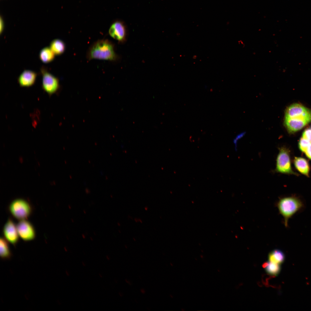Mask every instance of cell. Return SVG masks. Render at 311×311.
Segmentation results:
<instances>
[{
    "label": "cell",
    "mask_w": 311,
    "mask_h": 311,
    "mask_svg": "<svg viewBox=\"0 0 311 311\" xmlns=\"http://www.w3.org/2000/svg\"><path fill=\"white\" fill-rule=\"evenodd\" d=\"M115 48V44L108 39H99L88 48L86 58L88 61L95 59L116 62L120 60V57Z\"/></svg>",
    "instance_id": "obj_1"
},
{
    "label": "cell",
    "mask_w": 311,
    "mask_h": 311,
    "mask_svg": "<svg viewBox=\"0 0 311 311\" xmlns=\"http://www.w3.org/2000/svg\"><path fill=\"white\" fill-rule=\"evenodd\" d=\"M276 206L283 218L285 226L287 227L289 219L303 210L304 204L301 198L294 195L280 198L276 203Z\"/></svg>",
    "instance_id": "obj_2"
},
{
    "label": "cell",
    "mask_w": 311,
    "mask_h": 311,
    "mask_svg": "<svg viewBox=\"0 0 311 311\" xmlns=\"http://www.w3.org/2000/svg\"><path fill=\"white\" fill-rule=\"evenodd\" d=\"M275 171L277 172L298 176L299 174L292 169L290 151L287 147H281L279 148L276 163Z\"/></svg>",
    "instance_id": "obj_3"
},
{
    "label": "cell",
    "mask_w": 311,
    "mask_h": 311,
    "mask_svg": "<svg viewBox=\"0 0 311 311\" xmlns=\"http://www.w3.org/2000/svg\"><path fill=\"white\" fill-rule=\"evenodd\" d=\"M9 209L12 215L19 220L27 219L32 212V207L27 201L22 199H17L10 204Z\"/></svg>",
    "instance_id": "obj_4"
},
{
    "label": "cell",
    "mask_w": 311,
    "mask_h": 311,
    "mask_svg": "<svg viewBox=\"0 0 311 311\" xmlns=\"http://www.w3.org/2000/svg\"><path fill=\"white\" fill-rule=\"evenodd\" d=\"M42 74V87L49 95H51L56 92L60 88L58 78L49 73L44 67L40 69Z\"/></svg>",
    "instance_id": "obj_5"
},
{
    "label": "cell",
    "mask_w": 311,
    "mask_h": 311,
    "mask_svg": "<svg viewBox=\"0 0 311 311\" xmlns=\"http://www.w3.org/2000/svg\"><path fill=\"white\" fill-rule=\"evenodd\" d=\"M108 33L111 37L120 44H123L127 41V29L124 24L121 21L116 20L113 21L109 27Z\"/></svg>",
    "instance_id": "obj_6"
},
{
    "label": "cell",
    "mask_w": 311,
    "mask_h": 311,
    "mask_svg": "<svg viewBox=\"0 0 311 311\" xmlns=\"http://www.w3.org/2000/svg\"><path fill=\"white\" fill-rule=\"evenodd\" d=\"M19 236L25 241H29L35 238L36 233L32 224L26 219L21 220L16 225Z\"/></svg>",
    "instance_id": "obj_7"
},
{
    "label": "cell",
    "mask_w": 311,
    "mask_h": 311,
    "mask_svg": "<svg viewBox=\"0 0 311 311\" xmlns=\"http://www.w3.org/2000/svg\"><path fill=\"white\" fill-rule=\"evenodd\" d=\"M4 238L12 244L15 245L18 242L19 236L16 225L11 219H8L3 228Z\"/></svg>",
    "instance_id": "obj_8"
},
{
    "label": "cell",
    "mask_w": 311,
    "mask_h": 311,
    "mask_svg": "<svg viewBox=\"0 0 311 311\" xmlns=\"http://www.w3.org/2000/svg\"><path fill=\"white\" fill-rule=\"evenodd\" d=\"M311 117V110L298 103L292 104L286 109L285 117Z\"/></svg>",
    "instance_id": "obj_9"
},
{
    "label": "cell",
    "mask_w": 311,
    "mask_h": 311,
    "mask_svg": "<svg viewBox=\"0 0 311 311\" xmlns=\"http://www.w3.org/2000/svg\"><path fill=\"white\" fill-rule=\"evenodd\" d=\"M310 122L303 118L285 117L284 124L288 132L293 133L300 130Z\"/></svg>",
    "instance_id": "obj_10"
},
{
    "label": "cell",
    "mask_w": 311,
    "mask_h": 311,
    "mask_svg": "<svg viewBox=\"0 0 311 311\" xmlns=\"http://www.w3.org/2000/svg\"><path fill=\"white\" fill-rule=\"evenodd\" d=\"M37 74L34 71L28 70L24 71L18 78V81L21 87H30L33 85Z\"/></svg>",
    "instance_id": "obj_11"
},
{
    "label": "cell",
    "mask_w": 311,
    "mask_h": 311,
    "mask_svg": "<svg viewBox=\"0 0 311 311\" xmlns=\"http://www.w3.org/2000/svg\"><path fill=\"white\" fill-rule=\"evenodd\" d=\"M293 163L295 168L300 173L309 177L310 167L308 161L305 158L295 157Z\"/></svg>",
    "instance_id": "obj_12"
},
{
    "label": "cell",
    "mask_w": 311,
    "mask_h": 311,
    "mask_svg": "<svg viewBox=\"0 0 311 311\" xmlns=\"http://www.w3.org/2000/svg\"><path fill=\"white\" fill-rule=\"evenodd\" d=\"M50 48L55 55H60L65 52L66 45L65 42L62 40L56 39L51 42Z\"/></svg>",
    "instance_id": "obj_13"
},
{
    "label": "cell",
    "mask_w": 311,
    "mask_h": 311,
    "mask_svg": "<svg viewBox=\"0 0 311 311\" xmlns=\"http://www.w3.org/2000/svg\"><path fill=\"white\" fill-rule=\"evenodd\" d=\"M55 54L50 47H45L40 51L39 57L42 62L48 63L52 61L54 59Z\"/></svg>",
    "instance_id": "obj_14"
},
{
    "label": "cell",
    "mask_w": 311,
    "mask_h": 311,
    "mask_svg": "<svg viewBox=\"0 0 311 311\" xmlns=\"http://www.w3.org/2000/svg\"><path fill=\"white\" fill-rule=\"evenodd\" d=\"M8 241L3 237L0 239V255L3 259H8L12 255Z\"/></svg>",
    "instance_id": "obj_15"
},
{
    "label": "cell",
    "mask_w": 311,
    "mask_h": 311,
    "mask_svg": "<svg viewBox=\"0 0 311 311\" xmlns=\"http://www.w3.org/2000/svg\"><path fill=\"white\" fill-rule=\"evenodd\" d=\"M269 261L280 264L284 260L285 256L283 252L278 249H274L270 252L268 255Z\"/></svg>",
    "instance_id": "obj_16"
},
{
    "label": "cell",
    "mask_w": 311,
    "mask_h": 311,
    "mask_svg": "<svg viewBox=\"0 0 311 311\" xmlns=\"http://www.w3.org/2000/svg\"><path fill=\"white\" fill-rule=\"evenodd\" d=\"M280 264L268 261L266 266L264 268L268 273L276 276L278 274L280 270Z\"/></svg>",
    "instance_id": "obj_17"
},
{
    "label": "cell",
    "mask_w": 311,
    "mask_h": 311,
    "mask_svg": "<svg viewBox=\"0 0 311 311\" xmlns=\"http://www.w3.org/2000/svg\"><path fill=\"white\" fill-rule=\"evenodd\" d=\"M311 143L308 141L301 137L298 143L299 148L301 152L304 153Z\"/></svg>",
    "instance_id": "obj_18"
},
{
    "label": "cell",
    "mask_w": 311,
    "mask_h": 311,
    "mask_svg": "<svg viewBox=\"0 0 311 311\" xmlns=\"http://www.w3.org/2000/svg\"><path fill=\"white\" fill-rule=\"evenodd\" d=\"M302 137L311 143V129H306L303 132Z\"/></svg>",
    "instance_id": "obj_19"
},
{
    "label": "cell",
    "mask_w": 311,
    "mask_h": 311,
    "mask_svg": "<svg viewBox=\"0 0 311 311\" xmlns=\"http://www.w3.org/2000/svg\"><path fill=\"white\" fill-rule=\"evenodd\" d=\"M304 153L307 157L311 160V143Z\"/></svg>",
    "instance_id": "obj_20"
},
{
    "label": "cell",
    "mask_w": 311,
    "mask_h": 311,
    "mask_svg": "<svg viewBox=\"0 0 311 311\" xmlns=\"http://www.w3.org/2000/svg\"><path fill=\"white\" fill-rule=\"evenodd\" d=\"M4 23L3 18L1 16L0 21V33L1 34L4 30Z\"/></svg>",
    "instance_id": "obj_21"
},
{
    "label": "cell",
    "mask_w": 311,
    "mask_h": 311,
    "mask_svg": "<svg viewBox=\"0 0 311 311\" xmlns=\"http://www.w3.org/2000/svg\"><path fill=\"white\" fill-rule=\"evenodd\" d=\"M82 264L83 266H86V264L84 261H82Z\"/></svg>",
    "instance_id": "obj_22"
},
{
    "label": "cell",
    "mask_w": 311,
    "mask_h": 311,
    "mask_svg": "<svg viewBox=\"0 0 311 311\" xmlns=\"http://www.w3.org/2000/svg\"><path fill=\"white\" fill-rule=\"evenodd\" d=\"M106 259L107 260H109L110 259V258H109V256H108L107 255L106 256Z\"/></svg>",
    "instance_id": "obj_23"
},
{
    "label": "cell",
    "mask_w": 311,
    "mask_h": 311,
    "mask_svg": "<svg viewBox=\"0 0 311 311\" xmlns=\"http://www.w3.org/2000/svg\"><path fill=\"white\" fill-rule=\"evenodd\" d=\"M99 276H100V277H101V278H102V276H102V274H100H100H99Z\"/></svg>",
    "instance_id": "obj_24"
}]
</instances>
